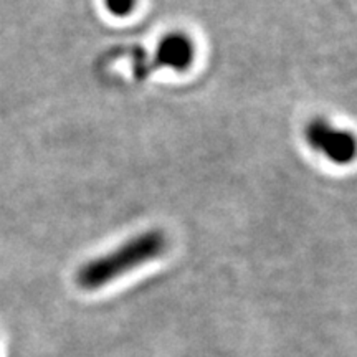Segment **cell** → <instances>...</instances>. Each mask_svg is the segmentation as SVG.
<instances>
[{
	"label": "cell",
	"instance_id": "obj_3",
	"mask_svg": "<svg viewBox=\"0 0 357 357\" xmlns=\"http://www.w3.org/2000/svg\"><path fill=\"white\" fill-rule=\"evenodd\" d=\"M155 56L162 66L184 71L189 68L194 60V43L185 33H169L159 42Z\"/></svg>",
	"mask_w": 357,
	"mask_h": 357
},
{
	"label": "cell",
	"instance_id": "obj_2",
	"mask_svg": "<svg viewBox=\"0 0 357 357\" xmlns=\"http://www.w3.org/2000/svg\"><path fill=\"white\" fill-rule=\"evenodd\" d=\"M306 139L312 149L321 151L326 158L336 164H347L354 159L356 141L351 132L333 128L323 119L307 124Z\"/></svg>",
	"mask_w": 357,
	"mask_h": 357
},
{
	"label": "cell",
	"instance_id": "obj_1",
	"mask_svg": "<svg viewBox=\"0 0 357 357\" xmlns=\"http://www.w3.org/2000/svg\"><path fill=\"white\" fill-rule=\"evenodd\" d=\"M167 247L166 235L160 230H147L132 236L108 255L88 261L78 271L77 281L83 289H98L123 276L134 268L160 257Z\"/></svg>",
	"mask_w": 357,
	"mask_h": 357
},
{
	"label": "cell",
	"instance_id": "obj_4",
	"mask_svg": "<svg viewBox=\"0 0 357 357\" xmlns=\"http://www.w3.org/2000/svg\"><path fill=\"white\" fill-rule=\"evenodd\" d=\"M106 10L114 17H128L137 6V0H102Z\"/></svg>",
	"mask_w": 357,
	"mask_h": 357
}]
</instances>
